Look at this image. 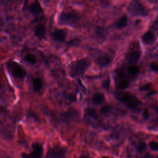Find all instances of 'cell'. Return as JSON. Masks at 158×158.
I'll list each match as a JSON object with an SVG mask.
<instances>
[{
	"mask_svg": "<svg viewBox=\"0 0 158 158\" xmlns=\"http://www.w3.org/2000/svg\"><path fill=\"white\" fill-rule=\"evenodd\" d=\"M115 97L130 109H136L140 103L139 101L130 93L118 92L115 94Z\"/></svg>",
	"mask_w": 158,
	"mask_h": 158,
	"instance_id": "6da1fadb",
	"label": "cell"
},
{
	"mask_svg": "<svg viewBox=\"0 0 158 158\" xmlns=\"http://www.w3.org/2000/svg\"><path fill=\"white\" fill-rule=\"evenodd\" d=\"M89 64L88 59H82L73 62L70 67V75L72 77H75L83 73Z\"/></svg>",
	"mask_w": 158,
	"mask_h": 158,
	"instance_id": "7a4b0ae2",
	"label": "cell"
},
{
	"mask_svg": "<svg viewBox=\"0 0 158 158\" xmlns=\"http://www.w3.org/2000/svg\"><path fill=\"white\" fill-rule=\"evenodd\" d=\"M128 10L130 14L136 16L144 17L148 14L144 7L138 0H132L130 2Z\"/></svg>",
	"mask_w": 158,
	"mask_h": 158,
	"instance_id": "3957f363",
	"label": "cell"
},
{
	"mask_svg": "<svg viewBox=\"0 0 158 158\" xmlns=\"http://www.w3.org/2000/svg\"><path fill=\"white\" fill-rule=\"evenodd\" d=\"M67 149L60 146H55L48 149L45 158H65Z\"/></svg>",
	"mask_w": 158,
	"mask_h": 158,
	"instance_id": "277c9868",
	"label": "cell"
},
{
	"mask_svg": "<svg viewBox=\"0 0 158 158\" xmlns=\"http://www.w3.org/2000/svg\"><path fill=\"white\" fill-rule=\"evenodd\" d=\"M43 156V147L41 143H33L32 150L29 153L23 152L22 158H42Z\"/></svg>",
	"mask_w": 158,
	"mask_h": 158,
	"instance_id": "5b68a950",
	"label": "cell"
},
{
	"mask_svg": "<svg viewBox=\"0 0 158 158\" xmlns=\"http://www.w3.org/2000/svg\"><path fill=\"white\" fill-rule=\"evenodd\" d=\"M78 16L72 12H62L59 17V22L61 24L74 25L78 21Z\"/></svg>",
	"mask_w": 158,
	"mask_h": 158,
	"instance_id": "8992f818",
	"label": "cell"
},
{
	"mask_svg": "<svg viewBox=\"0 0 158 158\" xmlns=\"http://www.w3.org/2000/svg\"><path fill=\"white\" fill-rule=\"evenodd\" d=\"M9 67L11 70L12 75L17 78H22L26 75L25 70L20 64L15 62H12L9 63Z\"/></svg>",
	"mask_w": 158,
	"mask_h": 158,
	"instance_id": "52a82bcc",
	"label": "cell"
},
{
	"mask_svg": "<svg viewBox=\"0 0 158 158\" xmlns=\"http://www.w3.org/2000/svg\"><path fill=\"white\" fill-rule=\"evenodd\" d=\"M78 115V111L75 109H70L62 115V118L65 122L72 120L77 117Z\"/></svg>",
	"mask_w": 158,
	"mask_h": 158,
	"instance_id": "ba28073f",
	"label": "cell"
},
{
	"mask_svg": "<svg viewBox=\"0 0 158 158\" xmlns=\"http://www.w3.org/2000/svg\"><path fill=\"white\" fill-rule=\"evenodd\" d=\"M110 62H111L110 58L109 57V56L107 55L99 56L96 59V63L101 67L106 66L109 64H110Z\"/></svg>",
	"mask_w": 158,
	"mask_h": 158,
	"instance_id": "9c48e42d",
	"label": "cell"
},
{
	"mask_svg": "<svg viewBox=\"0 0 158 158\" xmlns=\"http://www.w3.org/2000/svg\"><path fill=\"white\" fill-rule=\"evenodd\" d=\"M35 34L39 39H43L45 36L46 27L43 24H38L35 27Z\"/></svg>",
	"mask_w": 158,
	"mask_h": 158,
	"instance_id": "30bf717a",
	"label": "cell"
},
{
	"mask_svg": "<svg viewBox=\"0 0 158 158\" xmlns=\"http://www.w3.org/2000/svg\"><path fill=\"white\" fill-rule=\"evenodd\" d=\"M52 38L58 42H62L65 40V33L62 30L56 29L52 33Z\"/></svg>",
	"mask_w": 158,
	"mask_h": 158,
	"instance_id": "8fae6325",
	"label": "cell"
},
{
	"mask_svg": "<svg viewBox=\"0 0 158 158\" xmlns=\"http://www.w3.org/2000/svg\"><path fill=\"white\" fill-rule=\"evenodd\" d=\"M143 41L145 44H152L156 40V36L152 31L146 32L142 37Z\"/></svg>",
	"mask_w": 158,
	"mask_h": 158,
	"instance_id": "7c38bea8",
	"label": "cell"
},
{
	"mask_svg": "<svg viewBox=\"0 0 158 158\" xmlns=\"http://www.w3.org/2000/svg\"><path fill=\"white\" fill-rule=\"evenodd\" d=\"M140 56L139 52L136 51H133L128 52L126 56L127 60L131 63H135L138 61Z\"/></svg>",
	"mask_w": 158,
	"mask_h": 158,
	"instance_id": "4fadbf2b",
	"label": "cell"
},
{
	"mask_svg": "<svg viewBox=\"0 0 158 158\" xmlns=\"http://www.w3.org/2000/svg\"><path fill=\"white\" fill-rule=\"evenodd\" d=\"M29 10L35 14H38L42 12V7L38 2H34L29 6Z\"/></svg>",
	"mask_w": 158,
	"mask_h": 158,
	"instance_id": "5bb4252c",
	"label": "cell"
},
{
	"mask_svg": "<svg viewBox=\"0 0 158 158\" xmlns=\"http://www.w3.org/2000/svg\"><path fill=\"white\" fill-rule=\"evenodd\" d=\"M43 87V81L40 78H35L33 80V88L35 91H40Z\"/></svg>",
	"mask_w": 158,
	"mask_h": 158,
	"instance_id": "9a60e30c",
	"label": "cell"
},
{
	"mask_svg": "<svg viewBox=\"0 0 158 158\" xmlns=\"http://www.w3.org/2000/svg\"><path fill=\"white\" fill-rule=\"evenodd\" d=\"M104 99V96L102 93H96L93 96V102L95 104H101Z\"/></svg>",
	"mask_w": 158,
	"mask_h": 158,
	"instance_id": "2e32d148",
	"label": "cell"
},
{
	"mask_svg": "<svg viewBox=\"0 0 158 158\" xmlns=\"http://www.w3.org/2000/svg\"><path fill=\"white\" fill-rule=\"evenodd\" d=\"M127 23V17L126 15H123L116 23L115 26L118 28H123Z\"/></svg>",
	"mask_w": 158,
	"mask_h": 158,
	"instance_id": "e0dca14e",
	"label": "cell"
},
{
	"mask_svg": "<svg viewBox=\"0 0 158 158\" xmlns=\"http://www.w3.org/2000/svg\"><path fill=\"white\" fill-rule=\"evenodd\" d=\"M24 59H25V60L27 62H28V63H30V64H35L36 62V59L35 56L33 54H30V53L27 54L25 56Z\"/></svg>",
	"mask_w": 158,
	"mask_h": 158,
	"instance_id": "ac0fdd59",
	"label": "cell"
},
{
	"mask_svg": "<svg viewBox=\"0 0 158 158\" xmlns=\"http://www.w3.org/2000/svg\"><path fill=\"white\" fill-rule=\"evenodd\" d=\"M86 111L87 114L89 116H90V117H91L92 118H97L98 114H97V112H96V110L94 109H93V108H87Z\"/></svg>",
	"mask_w": 158,
	"mask_h": 158,
	"instance_id": "d6986e66",
	"label": "cell"
},
{
	"mask_svg": "<svg viewBox=\"0 0 158 158\" xmlns=\"http://www.w3.org/2000/svg\"><path fill=\"white\" fill-rule=\"evenodd\" d=\"M128 72L130 75H136L138 73L139 68L136 65H133V66H131L128 68Z\"/></svg>",
	"mask_w": 158,
	"mask_h": 158,
	"instance_id": "ffe728a7",
	"label": "cell"
},
{
	"mask_svg": "<svg viewBox=\"0 0 158 158\" xmlns=\"http://www.w3.org/2000/svg\"><path fill=\"white\" fill-rule=\"evenodd\" d=\"M128 85H129V83L127 80H121L118 83V84L117 85V88L120 89H125L126 88H127Z\"/></svg>",
	"mask_w": 158,
	"mask_h": 158,
	"instance_id": "44dd1931",
	"label": "cell"
},
{
	"mask_svg": "<svg viewBox=\"0 0 158 158\" xmlns=\"http://www.w3.org/2000/svg\"><path fill=\"white\" fill-rule=\"evenodd\" d=\"M146 147V143L144 142H140L136 146V149L138 152H142L143 151Z\"/></svg>",
	"mask_w": 158,
	"mask_h": 158,
	"instance_id": "7402d4cb",
	"label": "cell"
},
{
	"mask_svg": "<svg viewBox=\"0 0 158 158\" xmlns=\"http://www.w3.org/2000/svg\"><path fill=\"white\" fill-rule=\"evenodd\" d=\"M149 146L152 150L158 151V143L156 141H151L149 143Z\"/></svg>",
	"mask_w": 158,
	"mask_h": 158,
	"instance_id": "603a6c76",
	"label": "cell"
},
{
	"mask_svg": "<svg viewBox=\"0 0 158 158\" xmlns=\"http://www.w3.org/2000/svg\"><path fill=\"white\" fill-rule=\"evenodd\" d=\"M110 107L109 106H103L101 109V112L103 114H108L110 111Z\"/></svg>",
	"mask_w": 158,
	"mask_h": 158,
	"instance_id": "cb8c5ba5",
	"label": "cell"
},
{
	"mask_svg": "<svg viewBox=\"0 0 158 158\" xmlns=\"http://www.w3.org/2000/svg\"><path fill=\"white\" fill-rule=\"evenodd\" d=\"M151 83H146V84H144V85H142L141 86H140L139 87V89L142 91H144V90H146L148 89H149L151 86Z\"/></svg>",
	"mask_w": 158,
	"mask_h": 158,
	"instance_id": "d4e9b609",
	"label": "cell"
},
{
	"mask_svg": "<svg viewBox=\"0 0 158 158\" xmlns=\"http://www.w3.org/2000/svg\"><path fill=\"white\" fill-rule=\"evenodd\" d=\"M150 67L151 68L156 72H158V64L156 62H152L150 64Z\"/></svg>",
	"mask_w": 158,
	"mask_h": 158,
	"instance_id": "484cf974",
	"label": "cell"
},
{
	"mask_svg": "<svg viewBox=\"0 0 158 158\" xmlns=\"http://www.w3.org/2000/svg\"><path fill=\"white\" fill-rule=\"evenodd\" d=\"M149 116H150V114H149V110L147 108H146L143 112V117L145 119H148L149 117Z\"/></svg>",
	"mask_w": 158,
	"mask_h": 158,
	"instance_id": "4316f807",
	"label": "cell"
},
{
	"mask_svg": "<svg viewBox=\"0 0 158 158\" xmlns=\"http://www.w3.org/2000/svg\"><path fill=\"white\" fill-rule=\"evenodd\" d=\"M79 158H88V157H86V156H80Z\"/></svg>",
	"mask_w": 158,
	"mask_h": 158,
	"instance_id": "83f0119b",
	"label": "cell"
},
{
	"mask_svg": "<svg viewBox=\"0 0 158 158\" xmlns=\"http://www.w3.org/2000/svg\"><path fill=\"white\" fill-rule=\"evenodd\" d=\"M158 0H149V1H151V2H156Z\"/></svg>",
	"mask_w": 158,
	"mask_h": 158,
	"instance_id": "f1b7e54d",
	"label": "cell"
},
{
	"mask_svg": "<svg viewBox=\"0 0 158 158\" xmlns=\"http://www.w3.org/2000/svg\"><path fill=\"white\" fill-rule=\"evenodd\" d=\"M102 158H109V157H106V156H104V157H102Z\"/></svg>",
	"mask_w": 158,
	"mask_h": 158,
	"instance_id": "f546056e",
	"label": "cell"
}]
</instances>
